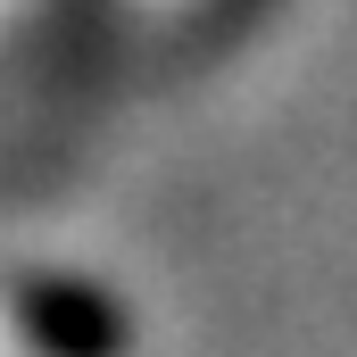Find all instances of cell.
Segmentation results:
<instances>
[{
    "label": "cell",
    "mask_w": 357,
    "mask_h": 357,
    "mask_svg": "<svg viewBox=\"0 0 357 357\" xmlns=\"http://www.w3.org/2000/svg\"><path fill=\"white\" fill-rule=\"evenodd\" d=\"M8 316H17L25 349H42V357H125V307H116L108 291L75 282V274H33V282H17Z\"/></svg>",
    "instance_id": "1"
}]
</instances>
